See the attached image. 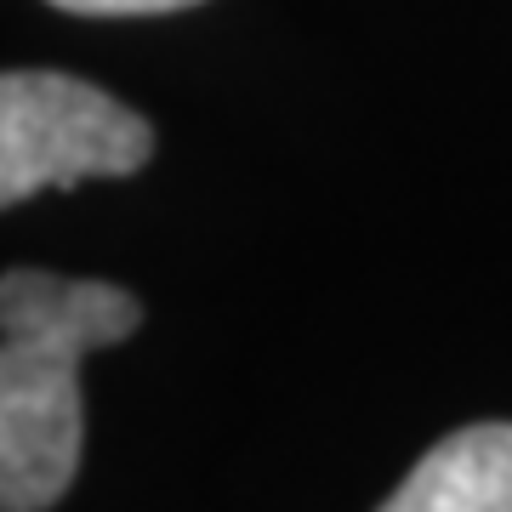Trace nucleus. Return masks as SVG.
Listing matches in <instances>:
<instances>
[{"label": "nucleus", "instance_id": "f257e3e1", "mask_svg": "<svg viewBox=\"0 0 512 512\" xmlns=\"http://www.w3.org/2000/svg\"><path fill=\"white\" fill-rule=\"evenodd\" d=\"M143 302L109 279L0 274V512H46L80 473V359L126 342Z\"/></svg>", "mask_w": 512, "mask_h": 512}, {"label": "nucleus", "instance_id": "f03ea898", "mask_svg": "<svg viewBox=\"0 0 512 512\" xmlns=\"http://www.w3.org/2000/svg\"><path fill=\"white\" fill-rule=\"evenodd\" d=\"M154 160V126L74 74H0V205L40 188L131 177Z\"/></svg>", "mask_w": 512, "mask_h": 512}, {"label": "nucleus", "instance_id": "7ed1b4c3", "mask_svg": "<svg viewBox=\"0 0 512 512\" xmlns=\"http://www.w3.org/2000/svg\"><path fill=\"white\" fill-rule=\"evenodd\" d=\"M376 512H512V421H478L433 444Z\"/></svg>", "mask_w": 512, "mask_h": 512}, {"label": "nucleus", "instance_id": "20e7f679", "mask_svg": "<svg viewBox=\"0 0 512 512\" xmlns=\"http://www.w3.org/2000/svg\"><path fill=\"white\" fill-rule=\"evenodd\" d=\"M57 12H80V18H154V12H183L200 0H52Z\"/></svg>", "mask_w": 512, "mask_h": 512}]
</instances>
